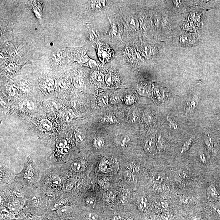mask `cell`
<instances>
[{"label":"cell","instance_id":"cell-22","mask_svg":"<svg viewBox=\"0 0 220 220\" xmlns=\"http://www.w3.org/2000/svg\"><path fill=\"white\" fill-rule=\"evenodd\" d=\"M84 217L86 220H98L99 219L98 214L95 213H86Z\"/></svg>","mask_w":220,"mask_h":220},{"label":"cell","instance_id":"cell-5","mask_svg":"<svg viewBox=\"0 0 220 220\" xmlns=\"http://www.w3.org/2000/svg\"><path fill=\"white\" fill-rule=\"evenodd\" d=\"M71 168L75 172H80L85 170L86 165L83 161H76L71 164Z\"/></svg>","mask_w":220,"mask_h":220},{"label":"cell","instance_id":"cell-10","mask_svg":"<svg viewBox=\"0 0 220 220\" xmlns=\"http://www.w3.org/2000/svg\"><path fill=\"white\" fill-rule=\"evenodd\" d=\"M98 103L100 106H106L108 105L109 103V96L107 94L105 93H102L100 94L98 99Z\"/></svg>","mask_w":220,"mask_h":220},{"label":"cell","instance_id":"cell-37","mask_svg":"<svg viewBox=\"0 0 220 220\" xmlns=\"http://www.w3.org/2000/svg\"><path fill=\"white\" fill-rule=\"evenodd\" d=\"M119 220L118 218L117 217H115L114 218V220Z\"/></svg>","mask_w":220,"mask_h":220},{"label":"cell","instance_id":"cell-33","mask_svg":"<svg viewBox=\"0 0 220 220\" xmlns=\"http://www.w3.org/2000/svg\"><path fill=\"white\" fill-rule=\"evenodd\" d=\"M13 192H14L15 194L17 197H23V193L22 192L21 190H19L18 189L15 190V191H13Z\"/></svg>","mask_w":220,"mask_h":220},{"label":"cell","instance_id":"cell-24","mask_svg":"<svg viewBox=\"0 0 220 220\" xmlns=\"http://www.w3.org/2000/svg\"><path fill=\"white\" fill-rule=\"evenodd\" d=\"M51 180L52 183L54 184L59 185L60 183V178L56 174H54L51 175Z\"/></svg>","mask_w":220,"mask_h":220},{"label":"cell","instance_id":"cell-14","mask_svg":"<svg viewBox=\"0 0 220 220\" xmlns=\"http://www.w3.org/2000/svg\"><path fill=\"white\" fill-rule=\"evenodd\" d=\"M124 176L125 180L130 182H134L136 181V178L134 174L129 170H127L124 172Z\"/></svg>","mask_w":220,"mask_h":220},{"label":"cell","instance_id":"cell-15","mask_svg":"<svg viewBox=\"0 0 220 220\" xmlns=\"http://www.w3.org/2000/svg\"><path fill=\"white\" fill-rule=\"evenodd\" d=\"M105 144V141L102 137H98L94 139V145L97 149H100L103 147Z\"/></svg>","mask_w":220,"mask_h":220},{"label":"cell","instance_id":"cell-34","mask_svg":"<svg viewBox=\"0 0 220 220\" xmlns=\"http://www.w3.org/2000/svg\"><path fill=\"white\" fill-rule=\"evenodd\" d=\"M200 160L202 162L203 164H206V156H205V155L203 153L201 154L200 155Z\"/></svg>","mask_w":220,"mask_h":220},{"label":"cell","instance_id":"cell-19","mask_svg":"<svg viewBox=\"0 0 220 220\" xmlns=\"http://www.w3.org/2000/svg\"><path fill=\"white\" fill-rule=\"evenodd\" d=\"M116 78L114 75L109 74L105 77V81L107 84L109 86H112L115 82Z\"/></svg>","mask_w":220,"mask_h":220},{"label":"cell","instance_id":"cell-12","mask_svg":"<svg viewBox=\"0 0 220 220\" xmlns=\"http://www.w3.org/2000/svg\"><path fill=\"white\" fill-rule=\"evenodd\" d=\"M102 122L106 124H114L117 123V120L116 117L113 115H109L102 118Z\"/></svg>","mask_w":220,"mask_h":220},{"label":"cell","instance_id":"cell-35","mask_svg":"<svg viewBox=\"0 0 220 220\" xmlns=\"http://www.w3.org/2000/svg\"><path fill=\"white\" fill-rule=\"evenodd\" d=\"M96 79L100 82H102L104 80V77L103 75L101 74H98L96 76Z\"/></svg>","mask_w":220,"mask_h":220},{"label":"cell","instance_id":"cell-2","mask_svg":"<svg viewBox=\"0 0 220 220\" xmlns=\"http://www.w3.org/2000/svg\"><path fill=\"white\" fill-rule=\"evenodd\" d=\"M199 102V98L197 95H194L186 101L185 110L186 114H192Z\"/></svg>","mask_w":220,"mask_h":220},{"label":"cell","instance_id":"cell-29","mask_svg":"<svg viewBox=\"0 0 220 220\" xmlns=\"http://www.w3.org/2000/svg\"><path fill=\"white\" fill-rule=\"evenodd\" d=\"M42 125L43 127L46 130H50L52 128V124L48 120H43L42 121Z\"/></svg>","mask_w":220,"mask_h":220},{"label":"cell","instance_id":"cell-11","mask_svg":"<svg viewBox=\"0 0 220 220\" xmlns=\"http://www.w3.org/2000/svg\"><path fill=\"white\" fill-rule=\"evenodd\" d=\"M156 148L157 150L161 151L164 150L165 148L166 144L164 138L162 137L161 135H159L156 138Z\"/></svg>","mask_w":220,"mask_h":220},{"label":"cell","instance_id":"cell-17","mask_svg":"<svg viewBox=\"0 0 220 220\" xmlns=\"http://www.w3.org/2000/svg\"><path fill=\"white\" fill-rule=\"evenodd\" d=\"M205 143L209 152H212L214 149V145H213L212 140L209 135L207 138L205 139Z\"/></svg>","mask_w":220,"mask_h":220},{"label":"cell","instance_id":"cell-7","mask_svg":"<svg viewBox=\"0 0 220 220\" xmlns=\"http://www.w3.org/2000/svg\"><path fill=\"white\" fill-rule=\"evenodd\" d=\"M72 211V208L70 206H64L57 210L56 212L59 217L63 218L69 215Z\"/></svg>","mask_w":220,"mask_h":220},{"label":"cell","instance_id":"cell-13","mask_svg":"<svg viewBox=\"0 0 220 220\" xmlns=\"http://www.w3.org/2000/svg\"><path fill=\"white\" fill-rule=\"evenodd\" d=\"M106 3V1H93L92 3V7L93 8L100 10L105 7Z\"/></svg>","mask_w":220,"mask_h":220},{"label":"cell","instance_id":"cell-9","mask_svg":"<svg viewBox=\"0 0 220 220\" xmlns=\"http://www.w3.org/2000/svg\"><path fill=\"white\" fill-rule=\"evenodd\" d=\"M165 175L163 172H158L154 174L152 177V181L156 184H160L164 181Z\"/></svg>","mask_w":220,"mask_h":220},{"label":"cell","instance_id":"cell-31","mask_svg":"<svg viewBox=\"0 0 220 220\" xmlns=\"http://www.w3.org/2000/svg\"><path fill=\"white\" fill-rule=\"evenodd\" d=\"M110 24H111V32L113 36H117V34H118V30H117V29L116 26L115 24L114 23H112L110 21Z\"/></svg>","mask_w":220,"mask_h":220},{"label":"cell","instance_id":"cell-36","mask_svg":"<svg viewBox=\"0 0 220 220\" xmlns=\"http://www.w3.org/2000/svg\"><path fill=\"white\" fill-rule=\"evenodd\" d=\"M110 101H111L112 103H113V104L114 103V102L117 103V102H118L119 101V99L118 98L116 97H112V98H111V99H110Z\"/></svg>","mask_w":220,"mask_h":220},{"label":"cell","instance_id":"cell-28","mask_svg":"<svg viewBox=\"0 0 220 220\" xmlns=\"http://www.w3.org/2000/svg\"><path fill=\"white\" fill-rule=\"evenodd\" d=\"M129 24L131 27L133 29H138L139 23L138 21L136 19L132 18L130 21Z\"/></svg>","mask_w":220,"mask_h":220},{"label":"cell","instance_id":"cell-4","mask_svg":"<svg viewBox=\"0 0 220 220\" xmlns=\"http://www.w3.org/2000/svg\"><path fill=\"white\" fill-rule=\"evenodd\" d=\"M207 196L209 199L212 201H218L220 199V194L214 185H210L207 189Z\"/></svg>","mask_w":220,"mask_h":220},{"label":"cell","instance_id":"cell-25","mask_svg":"<svg viewBox=\"0 0 220 220\" xmlns=\"http://www.w3.org/2000/svg\"><path fill=\"white\" fill-rule=\"evenodd\" d=\"M75 137L77 141L79 143H82L84 141V136L80 132L77 131L75 133Z\"/></svg>","mask_w":220,"mask_h":220},{"label":"cell","instance_id":"cell-18","mask_svg":"<svg viewBox=\"0 0 220 220\" xmlns=\"http://www.w3.org/2000/svg\"><path fill=\"white\" fill-rule=\"evenodd\" d=\"M148 203V201L146 198L144 197H141L138 201V206L139 208L141 210H144L146 208Z\"/></svg>","mask_w":220,"mask_h":220},{"label":"cell","instance_id":"cell-3","mask_svg":"<svg viewBox=\"0 0 220 220\" xmlns=\"http://www.w3.org/2000/svg\"><path fill=\"white\" fill-rule=\"evenodd\" d=\"M144 150L147 153H152L155 152L156 148V141L154 137H147L144 141Z\"/></svg>","mask_w":220,"mask_h":220},{"label":"cell","instance_id":"cell-1","mask_svg":"<svg viewBox=\"0 0 220 220\" xmlns=\"http://www.w3.org/2000/svg\"><path fill=\"white\" fill-rule=\"evenodd\" d=\"M98 55L101 61L105 63L110 60L113 56V52L110 49L107 45L100 43L98 44Z\"/></svg>","mask_w":220,"mask_h":220},{"label":"cell","instance_id":"cell-16","mask_svg":"<svg viewBox=\"0 0 220 220\" xmlns=\"http://www.w3.org/2000/svg\"><path fill=\"white\" fill-rule=\"evenodd\" d=\"M193 141V139L192 137H191L187 141H186L184 144H183V147H182L181 151H180L181 154H183L184 152H186L189 149L190 147L191 146L192 143Z\"/></svg>","mask_w":220,"mask_h":220},{"label":"cell","instance_id":"cell-30","mask_svg":"<svg viewBox=\"0 0 220 220\" xmlns=\"http://www.w3.org/2000/svg\"><path fill=\"white\" fill-rule=\"evenodd\" d=\"M140 94L143 95H148V90L146 87L144 86H141L138 88L137 90Z\"/></svg>","mask_w":220,"mask_h":220},{"label":"cell","instance_id":"cell-27","mask_svg":"<svg viewBox=\"0 0 220 220\" xmlns=\"http://www.w3.org/2000/svg\"><path fill=\"white\" fill-rule=\"evenodd\" d=\"M167 121L168 122L170 127L174 129H176L177 128V125L176 122L173 120L172 118L169 117H167Z\"/></svg>","mask_w":220,"mask_h":220},{"label":"cell","instance_id":"cell-20","mask_svg":"<svg viewBox=\"0 0 220 220\" xmlns=\"http://www.w3.org/2000/svg\"><path fill=\"white\" fill-rule=\"evenodd\" d=\"M161 217L162 220H173L174 218V216L172 213L167 211L163 212Z\"/></svg>","mask_w":220,"mask_h":220},{"label":"cell","instance_id":"cell-21","mask_svg":"<svg viewBox=\"0 0 220 220\" xmlns=\"http://www.w3.org/2000/svg\"><path fill=\"white\" fill-rule=\"evenodd\" d=\"M64 120L66 122H69L72 120L74 117V114L71 110L66 112L64 115Z\"/></svg>","mask_w":220,"mask_h":220},{"label":"cell","instance_id":"cell-26","mask_svg":"<svg viewBox=\"0 0 220 220\" xmlns=\"http://www.w3.org/2000/svg\"><path fill=\"white\" fill-rule=\"evenodd\" d=\"M86 204L90 207H94L95 206L96 202L95 199L91 197L86 198L85 200Z\"/></svg>","mask_w":220,"mask_h":220},{"label":"cell","instance_id":"cell-8","mask_svg":"<svg viewBox=\"0 0 220 220\" xmlns=\"http://www.w3.org/2000/svg\"><path fill=\"white\" fill-rule=\"evenodd\" d=\"M180 201L183 204L190 205L195 203L196 199L192 195H183L180 197Z\"/></svg>","mask_w":220,"mask_h":220},{"label":"cell","instance_id":"cell-6","mask_svg":"<svg viewBox=\"0 0 220 220\" xmlns=\"http://www.w3.org/2000/svg\"><path fill=\"white\" fill-rule=\"evenodd\" d=\"M130 140L129 136L126 135H122L117 137L115 139V142L117 145L121 147L127 146L130 142Z\"/></svg>","mask_w":220,"mask_h":220},{"label":"cell","instance_id":"cell-32","mask_svg":"<svg viewBox=\"0 0 220 220\" xmlns=\"http://www.w3.org/2000/svg\"><path fill=\"white\" fill-rule=\"evenodd\" d=\"M126 168H127V170H129L130 172L133 173V174L138 171V168L133 164H129L128 165H127Z\"/></svg>","mask_w":220,"mask_h":220},{"label":"cell","instance_id":"cell-23","mask_svg":"<svg viewBox=\"0 0 220 220\" xmlns=\"http://www.w3.org/2000/svg\"><path fill=\"white\" fill-rule=\"evenodd\" d=\"M158 207L161 211L164 212L166 211L168 207V204L165 201H160L157 204Z\"/></svg>","mask_w":220,"mask_h":220}]
</instances>
